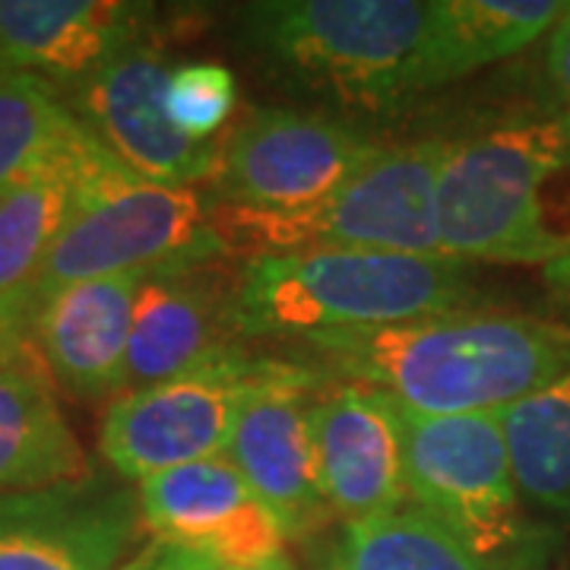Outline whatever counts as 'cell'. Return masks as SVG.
Segmentation results:
<instances>
[{"instance_id":"obj_10","label":"cell","mask_w":570,"mask_h":570,"mask_svg":"<svg viewBox=\"0 0 570 570\" xmlns=\"http://www.w3.org/2000/svg\"><path fill=\"white\" fill-rule=\"evenodd\" d=\"M171 63L149 41L121 51L70 89L80 124L130 171L159 184L200 187L219 163V140L184 137L165 108Z\"/></svg>"},{"instance_id":"obj_2","label":"cell","mask_w":570,"mask_h":570,"mask_svg":"<svg viewBox=\"0 0 570 570\" xmlns=\"http://www.w3.org/2000/svg\"><path fill=\"white\" fill-rule=\"evenodd\" d=\"M441 254L549 266L570 254V111L450 140L438 178Z\"/></svg>"},{"instance_id":"obj_20","label":"cell","mask_w":570,"mask_h":570,"mask_svg":"<svg viewBox=\"0 0 570 570\" xmlns=\"http://www.w3.org/2000/svg\"><path fill=\"white\" fill-rule=\"evenodd\" d=\"M89 130L0 194V295L32 292L77 204L82 149Z\"/></svg>"},{"instance_id":"obj_29","label":"cell","mask_w":570,"mask_h":570,"mask_svg":"<svg viewBox=\"0 0 570 570\" xmlns=\"http://www.w3.org/2000/svg\"><path fill=\"white\" fill-rule=\"evenodd\" d=\"M247 570H295V564L288 561V554H276V558H269L264 564H257V568H247Z\"/></svg>"},{"instance_id":"obj_23","label":"cell","mask_w":570,"mask_h":570,"mask_svg":"<svg viewBox=\"0 0 570 570\" xmlns=\"http://www.w3.org/2000/svg\"><path fill=\"white\" fill-rule=\"evenodd\" d=\"M82 130L63 89L32 73L0 70V194L61 156Z\"/></svg>"},{"instance_id":"obj_22","label":"cell","mask_w":570,"mask_h":570,"mask_svg":"<svg viewBox=\"0 0 570 570\" xmlns=\"http://www.w3.org/2000/svg\"><path fill=\"white\" fill-rule=\"evenodd\" d=\"M330 570H485L466 542L415 504L343 530Z\"/></svg>"},{"instance_id":"obj_30","label":"cell","mask_w":570,"mask_h":570,"mask_svg":"<svg viewBox=\"0 0 570 570\" xmlns=\"http://www.w3.org/2000/svg\"><path fill=\"white\" fill-rule=\"evenodd\" d=\"M121 570H140V551H137V554H134V558H130V561H127Z\"/></svg>"},{"instance_id":"obj_12","label":"cell","mask_w":570,"mask_h":570,"mask_svg":"<svg viewBox=\"0 0 570 570\" xmlns=\"http://www.w3.org/2000/svg\"><path fill=\"white\" fill-rule=\"evenodd\" d=\"M140 527L137 489L115 475L0 494V570H121Z\"/></svg>"},{"instance_id":"obj_25","label":"cell","mask_w":570,"mask_h":570,"mask_svg":"<svg viewBox=\"0 0 570 570\" xmlns=\"http://www.w3.org/2000/svg\"><path fill=\"white\" fill-rule=\"evenodd\" d=\"M32 317H36L32 292L0 295V362L13 358L22 346L32 343Z\"/></svg>"},{"instance_id":"obj_24","label":"cell","mask_w":570,"mask_h":570,"mask_svg":"<svg viewBox=\"0 0 570 570\" xmlns=\"http://www.w3.org/2000/svg\"><path fill=\"white\" fill-rule=\"evenodd\" d=\"M235 102H238V82L225 63H171L165 108L184 137L197 142L219 140V130L232 121Z\"/></svg>"},{"instance_id":"obj_14","label":"cell","mask_w":570,"mask_h":570,"mask_svg":"<svg viewBox=\"0 0 570 570\" xmlns=\"http://www.w3.org/2000/svg\"><path fill=\"white\" fill-rule=\"evenodd\" d=\"M311 434L326 504L346 527L406 504L396 400L365 384H333L311 396Z\"/></svg>"},{"instance_id":"obj_19","label":"cell","mask_w":570,"mask_h":570,"mask_svg":"<svg viewBox=\"0 0 570 570\" xmlns=\"http://www.w3.org/2000/svg\"><path fill=\"white\" fill-rule=\"evenodd\" d=\"M564 10L558 0H434L425 89L513 58L551 32Z\"/></svg>"},{"instance_id":"obj_8","label":"cell","mask_w":570,"mask_h":570,"mask_svg":"<svg viewBox=\"0 0 570 570\" xmlns=\"http://www.w3.org/2000/svg\"><path fill=\"white\" fill-rule=\"evenodd\" d=\"M400 431L406 504L448 523L479 561L520 539V489L498 412L422 415L400 406Z\"/></svg>"},{"instance_id":"obj_1","label":"cell","mask_w":570,"mask_h":570,"mask_svg":"<svg viewBox=\"0 0 570 570\" xmlns=\"http://www.w3.org/2000/svg\"><path fill=\"white\" fill-rule=\"evenodd\" d=\"M317 377L365 384L422 415L501 412L570 371L568 326L513 314H434L295 340Z\"/></svg>"},{"instance_id":"obj_21","label":"cell","mask_w":570,"mask_h":570,"mask_svg":"<svg viewBox=\"0 0 570 570\" xmlns=\"http://www.w3.org/2000/svg\"><path fill=\"white\" fill-rule=\"evenodd\" d=\"M498 415L520 498L570 510V371Z\"/></svg>"},{"instance_id":"obj_26","label":"cell","mask_w":570,"mask_h":570,"mask_svg":"<svg viewBox=\"0 0 570 570\" xmlns=\"http://www.w3.org/2000/svg\"><path fill=\"white\" fill-rule=\"evenodd\" d=\"M546 73L554 96L564 102V111H570V3L561 20L551 26L546 45Z\"/></svg>"},{"instance_id":"obj_7","label":"cell","mask_w":570,"mask_h":570,"mask_svg":"<svg viewBox=\"0 0 570 570\" xmlns=\"http://www.w3.org/2000/svg\"><path fill=\"white\" fill-rule=\"evenodd\" d=\"M283 365L232 346L163 384L124 390L102 415L99 453L124 482L225 456L245 400Z\"/></svg>"},{"instance_id":"obj_16","label":"cell","mask_w":570,"mask_h":570,"mask_svg":"<svg viewBox=\"0 0 570 570\" xmlns=\"http://www.w3.org/2000/svg\"><path fill=\"white\" fill-rule=\"evenodd\" d=\"M219 261L165 266L142 276L127 348V387L163 384L238 346L228 324L232 285Z\"/></svg>"},{"instance_id":"obj_17","label":"cell","mask_w":570,"mask_h":570,"mask_svg":"<svg viewBox=\"0 0 570 570\" xmlns=\"http://www.w3.org/2000/svg\"><path fill=\"white\" fill-rule=\"evenodd\" d=\"M156 7L130 0H0V70L73 89L146 41Z\"/></svg>"},{"instance_id":"obj_13","label":"cell","mask_w":570,"mask_h":570,"mask_svg":"<svg viewBox=\"0 0 570 570\" xmlns=\"http://www.w3.org/2000/svg\"><path fill=\"white\" fill-rule=\"evenodd\" d=\"M142 530L219 570H247L283 554L285 532L228 456L168 469L137 482Z\"/></svg>"},{"instance_id":"obj_27","label":"cell","mask_w":570,"mask_h":570,"mask_svg":"<svg viewBox=\"0 0 570 570\" xmlns=\"http://www.w3.org/2000/svg\"><path fill=\"white\" fill-rule=\"evenodd\" d=\"M140 570H219L213 561H206L200 554H190L181 549H168V546H149L140 551Z\"/></svg>"},{"instance_id":"obj_4","label":"cell","mask_w":570,"mask_h":570,"mask_svg":"<svg viewBox=\"0 0 570 570\" xmlns=\"http://www.w3.org/2000/svg\"><path fill=\"white\" fill-rule=\"evenodd\" d=\"M434 0H266L245 39L285 77L358 111H393L428 92Z\"/></svg>"},{"instance_id":"obj_15","label":"cell","mask_w":570,"mask_h":570,"mask_svg":"<svg viewBox=\"0 0 570 570\" xmlns=\"http://www.w3.org/2000/svg\"><path fill=\"white\" fill-rule=\"evenodd\" d=\"M146 273H121L63 285L36 302L32 346L55 387L96 403L127 387V348L137 288Z\"/></svg>"},{"instance_id":"obj_11","label":"cell","mask_w":570,"mask_h":570,"mask_svg":"<svg viewBox=\"0 0 570 570\" xmlns=\"http://www.w3.org/2000/svg\"><path fill=\"white\" fill-rule=\"evenodd\" d=\"M321 387H326L324 377L285 358L245 400L225 450L254 494L279 520L285 539H305L333 517L307 415L311 396Z\"/></svg>"},{"instance_id":"obj_5","label":"cell","mask_w":570,"mask_h":570,"mask_svg":"<svg viewBox=\"0 0 570 570\" xmlns=\"http://www.w3.org/2000/svg\"><path fill=\"white\" fill-rule=\"evenodd\" d=\"M450 140L384 146L330 197L298 209L219 206L213 232L225 257L298 250L441 254L438 178Z\"/></svg>"},{"instance_id":"obj_9","label":"cell","mask_w":570,"mask_h":570,"mask_svg":"<svg viewBox=\"0 0 570 570\" xmlns=\"http://www.w3.org/2000/svg\"><path fill=\"white\" fill-rule=\"evenodd\" d=\"M384 146L336 118L250 108L219 140L209 194L219 206L298 209L330 197Z\"/></svg>"},{"instance_id":"obj_28","label":"cell","mask_w":570,"mask_h":570,"mask_svg":"<svg viewBox=\"0 0 570 570\" xmlns=\"http://www.w3.org/2000/svg\"><path fill=\"white\" fill-rule=\"evenodd\" d=\"M542 273H546V283L554 295H561L564 302L570 305V254L564 257H558V261H551L549 266H542Z\"/></svg>"},{"instance_id":"obj_6","label":"cell","mask_w":570,"mask_h":570,"mask_svg":"<svg viewBox=\"0 0 570 570\" xmlns=\"http://www.w3.org/2000/svg\"><path fill=\"white\" fill-rule=\"evenodd\" d=\"M213 213L216 197L209 187L149 181L89 137L77 204L41 266L32 295L39 302L86 279L225 257L213 232Z\"/></svg>"},{"instance_id":"obj_18","label":"cell","mask_w":570,"mask_h":570,"mask_svg":"<svg viewBox=\"0 0 570 570\" xmlns=\"http://www.w3.org/2000/svg\"><path fill=\"white\" fill-rule=\"evenodd\" d=\"M96 475L39 348L0 362V494L82 482Z\"/></svg>"},{"instance_id":"obj_3","label":"cell","mask_w":570,"mask_h":570,"mask_svg":"<svg viewBox=\"0 0 570 570\" xmlns=\"http://www.w3.org/2000/svg\"><path fill=\"white\" fill-rule=\"evenodd\" d=\"M466 266L444 254L298 250L242 261L228 324L235 340H305L460 311Z\"/></svg>"}]
</instances>
